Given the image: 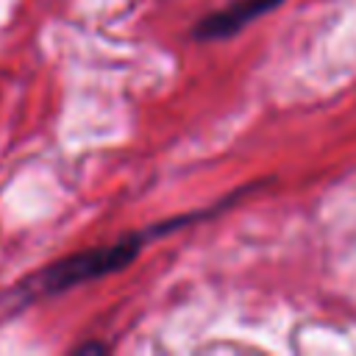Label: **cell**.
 <instances>
[{
	"label": "cell",
	"mask_w": 356,
	"mask_h": 356,
	"mask_svg": "<svg viewBox=\"0 0 356 356\" xmlns=\"http://www.w3.org/2000/svg\"><path fill=\"white\" fill-rule=\"evenodd\" d=\"M150 234H153V228L128 234V236H122V239H117L111 245H97V248H89V250H78L72 256H64V259L47 264L44 270H39L36 275H31L28 281H22L17 289L25 298H42V295L67 292V289H72L78 284L120 273L142 253L145 239Z\"/></svg>",
	"instance_id": "obj_1"
},
{
	"label": "cell",
	"mask_w": 356,
	"mask_h": 356,
	"mask_svg": "<svg viewBox=\"0 0 356 356\" xmlns=\"http://www.w3.org/2000/svg\"><path fill=\"white\" fill-rule=\"evenodd\" d=\"M106 350H108V345H103V342H83V345L75 348L78 356H81V353H106Z\"/></svg>",
	"instance_id": "obj_3"
},
{
	"label": "cell",
	"mask_w": 356,
	"mask_h": 356,
	"mask_svg": "<svg viewBox=\"0 0 356 356\" xmlns=\"http://www.w3.org/2000/svg\"><path fill=\"white\" fill-rule=\"evenodd\" d=\"M281 3H284V0H234V3L225 6V8H220V11H214V14H206V17L195 25L192 36H195L197 42H211V39L234 36V33H239L248 22H253L256 17L267 14L270 8L281 6Z\"/></svg>",
	"instance_id": "obj_2"
}]
</instances>
